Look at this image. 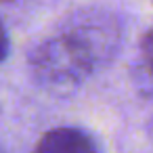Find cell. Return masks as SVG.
I'll use <instances>...</instances> for the list:
<instances>
[{
  "mask_svg": "<svg viewBox=\"0 0 153 153\" xmlns=\"http://www.w3.org/2000/svg\"><path fill=\"white\" fill-rule=\"evenodd\" d=\"M143 57H145L147 65L153 69V27L147 32L145 40H143Z\"/></svg>",
  "mask_w": 153,
  "mask_h": 153,
  "instance_id": "3957f363",
  "label": "cell"
},
{
  "mask_svg": "<svg viewBox=\"0 0 153 153\" xmlns=\"http://www.w3.org/2000/svg\"><path fill=\"white\" fill-rule=\"evenodd\" d=\"M9 55V36H7V30L0 21V63H2Z\"/></svg>",
  "mask_w": 153,
  "mask_h": 153,
  "instance_id": "277c9868",
  "label": "cell"
},
{
  "mask_svg": "<svg viewBox=\"0 0 153 153\" xmlns=\"http://www.w3.org/2000/svg\"><path fill=\"white\" fill-rule=\"evenodd\" d=\"M36 149L42 153H90L94 145L88 134L76 128H55L40 138Z\"/></svg>",
  "mask_w": 153,
  "mask_h": 153,
  "instance_id": "7a4b0ae2",
  "label": "cell"
},
{
  "mask_svg": "<svg viewBox=\"0 0 153 153\" xmlns=\"http://www.w3.org/2000/svg\"><path fill=\"white\" fill-rule=\"evenodd\" d=\"M117 42L120 27L113 17L101 11H82L34 51V76L51 90L67 92L101 67L115 53Z\"/></svg>",
  "mask_w": 153,
  "mask_h": 153,
  "instance_id": "6da1fadb",
  "label": "cell"
}]
</instances>
